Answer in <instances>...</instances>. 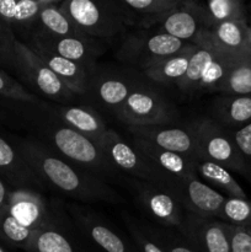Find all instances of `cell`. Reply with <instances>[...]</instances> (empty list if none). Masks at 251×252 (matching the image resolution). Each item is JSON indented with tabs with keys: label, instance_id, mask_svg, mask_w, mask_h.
<instances>
[{
	"label": "cell",
	"instance_id": "cell-41",
	"mask_svg": "<svg viewBox=\"0 0 251 252\" xmlns=\"http://www.w3.org/2000/svg\"><path fill=\"white\" fill-rule=\"evenodd\" d=\"M230 252H251V229L233 226Z\"/></svg>",
	"mask_w": 251,
	"mask_h": 252
},
{
	"label": "cell",
	"instance_id": "cell-23",
	"mask_svg": "<svg viewBox=\"0 0 251 252\" xmlns=\"http://www.w3.org/2000/svg\"><path fill=\"white\" fill-rule=\"evenodd\" d=\"M54 1L56 0H0V19L14 32L29 33L39 12Z\"/></svg>",
	"mask_w": 251,
	"mask_h": 252
},
{
	"label": "cell",
	"instance_id": "cell-6",
	"mask_svg": "<svg viewBox=\"0 0 251 252\" xmlns=\"http://www.w3.org/2000/svg\"><path fill=\"white\" fill-rule=\"evenodd\" d=\"M196 138L199 160L213 161L229 171L248 177L245 162L234 143L231 133L212 118H202L191 125Z\"/></svg>",
	"mask_w": 251,
	"mask_h": 252
},
{
	"label": "cell",
	"instance_id": "cell-8",
	"mask_svg": "<svg viewBox=\"0 0 251 252\" xmlns=\"http://www.w3.org/2000/svg\"><path fill=\"white\" fill-rule=\"evenodd\" d=\"M115 115L128 127L160 126L174 121L175 110L157 91L134 86Z\"/></svg>",
	"mask_w": 251,
	"mask_h": 252
},
{
	"label": "cell",
	"instance_id": "cell-29",
	"mask_svg": "<svg viewBox=\"0 0 251 252\" xmlns=\"http://www.w3.org/2000/svg\"><path fill=\"white\" fill-rule=\"evenodd\" d=\"M194 51V44L188 43L180 53L160 61L159 63L145 69L144 74L155 83L176 85L185 76L189 58Z\"/></svg>",
	"mask_w": 251,
	"mask_h": 252
},
{
	"label": "cell",
	"instance_id": "cell-22",
	"mask_svg": "<svg viewBox=\"0 0 251 252\" xmlns=\"http://www.w3.org/2000/svg\"><path fill=\"white\" fill-rule=\"evenodd\" d=\"M213 121L225 129L238 130L251 122V95H220L212 103Z\"/></svg>",
	"mask_w": 251,
	"mask_h": 252
},
{
	"label": "cell",
	"instance_id": "cell-42",
	"mask_svg": "<svg viewBox=\"0 0 251 252\" xmlns=\"http://www.w3.org/2000/svg\"><path fill=\"white\" fill-rule=\"evenodd\" d=\"M9 189H7V186L5 185L4 180L0 177V208H2V207L6 204L7 202V196H9Z\"/></svg>",
	"mask_w": 251,
	"mask_h": 252
},
{
	"label": "cell",
	"instance_id": "cell-17",
	"mask_svg": "<svg viewBox=\"0 0 251 252\" xmlns=\"http://www.w3.org/2000/svg\"><path fill=\"white\" fill-rule=\"evenodd\" d=\"M202 37L221 53L234 56L251 54V27L249 20L223 22L204 31Z\"/></svg>",
	"mask_w": 251,
	"mask_h": 252
},
{
	"label": "cell",
	"instance_id": "cell-3",
	"mask_svg": "<svg viewBox=\"0 0 251 252\" xmlns=\"http://www.w3.org/2000/svg\"><path fill=\"white\" fill-rule=\"evenodd\" d=\"M39 130L48 144L59 153V157L71 164L88 170L103 181L120 176V171L106 159L97 144L85 135L65 127L58 121L57 125H42Z\"/></svg>",
	"mask_w": 251,
	"mask_h": 252
},
{
	"label": "cell",
	"instance_id": "cell-9",
	"mask_svg": "<svg viewBox=\"0 0 251 252\" xmlns=\"http://www.w3.org/2000/svg\"><path fill=\"white\" fill-rule=\"evenodd\" d=\"M233 225L216 218L187 213L180 231L197 252H230Z\"/></svg>",
	"mask_w": 251,
	"mask_h": 252
},
{
	"label": "cell",
	"instance_id": "cell-30",
	"mask_svg": "<svg viewBox=\"0 0 251 252\" xmlns=\"http://www.w3.org/2000/svg\"><path fill=\"white\" fill-rule=\"evenodd\" d=\"M196 171L202 181H207L209 186L214 187V189H220L230 198L248 199L243 187L234 179L231 172L221 165L207 160H198Z\"/></svg>",
	"mask_w": 251,
	"mask_h": 252
},
{
	"label": "cell",
	"instance_id": "cell-4",
	"mask_svg": "<svg viewBox=\"0 0 251 252\" xmlns=\"http://www.w3.org/2000/svg\"><path fill=\"white\" fill-rule=\"evenodd\" d=\"M96 144L106 159L118 171L126 172L139 181L167 189L177 198L180 182L165 175L152 162L148 161L132 143H128L117 132L107 129Z\"/></svg>",
	"mask_w": 251,
	"mask_h": 252
},
{
	"label": "cell",
	"instance_id": "cell-26",
	"mask_svg": "<svg viewBox=\"0 0 251 252\" xmlns=\"http://www.w3.org/2000/svg\"><path fill=\"white\" fill-rule=\"evenodd\" d=\"M196 7L207 31L223 22L249 20L248 9L241 0H211L196 2Z\"/></svg>",
	"mask_w": 251,
	"mask_h": 252
},
{
	"label": "cell",
	"instance_id": "cell-35",
	"mask_svg": "<svg viewBox=\"0 0 251 252\" xmlns=\"http://www.w3.org/2000/svg\"><path fill=\"white\" fill-rule=\"evenodd\" d=\"M218 219L238 228L251 229V202L249 199L226 197Z\"/></svg>",
	"mask_w": 251,
	"mask_h": 252
},
{
	"label": "cell",
	"instance_id": "cell-24",
	"mask_svg": "<svg viewBox=\"0 0 251 252\" xmlns=\"http://www.w3.org/2000/svg\"><path fill=\"white\" fill-rule=\"evenodd\" d=\"M74 214L81 230L95 245L105 252H132L128 244L116 231H113L112 228L96 218V216L78 211L74 212Z\"/></svg>",
	"mask_w": 251,
	"mask_h": 252
},
{
	"label": "cell",
	"instance_id": "cell-2",
	"mask_svg": "<svg viewBox=\"0 0 251 252\" xmlns=\"http://www.w3.org/2000/svg\"><path fill=\"white\" fill-rule=\"evenodd\" d=\"M58 6L81 33L95 39L116 38L135 25L134 16L121 1L65 0Z\"/></svg>",
	"mask_w": 251,
	"mask_h": 252
},
{
	"label": "cell",
	"instance_id": "cell-20",
	"mask_svg": "<svg viewBox=\"0 0 251 252\" xmlns=\"http://www.w3.org/2000/svg\"><path fill=\"white\" fill-rule=\"evenodd\" d=\"M52 112L65 127L97 143L108 129L102 116L88 106H54Z\"/></svg>",
	"mask_w": 251,
	"mask_h": 252
},
{
	"label": "cell",
	"instance_id": "cell-5",
	"mask_svg": "<svg viewBox=\"0 0 251 252\" xmlns=\"http://www.w3.org/2000/svg\"><path fill=\"white\" fill-rule=\"evenodd\" d=\"M187 44L157 30H138L125 36L117 58L144 71L160 61L180 53Z\"/></svg>",
	"mask_w": 251,
	"mask_h": 252
},
{
	"label": "cell",
	"instance_id": "cell-43",
	"mask_svg": "<svg viewBox=\"0 0 251 252\" xmlns=\"http://www.w3.org/2000/svg\"><path fill=\"white\" fill-rule=\"evenodd\" d=\"M0 252H9V251H6L4 248H2L1 245H0Z\"/></svg>",
	"mask_w": 251,
	"mask_h": 252
},
{
	"label": "cell",
	"instance_id": "cell-40",
	"mask_svg": "<svg viewBox=\"0 0 251 252\" xmlns=\"http://www.w3.org/2000/svg\"><path fill=\"white\" fill-rule=\"evenodd\" d=\"M128 228H129L130 233H132L133 238H134L135 243H137L138 248L142 252H165L164 249L154 240L153 236H149L147 233L134 225L133 223H128Z\"/></svg>",
	"mask_w": 251,
	"mask_h": 252
},
{
	"label": "cell",
	"instance_id": "cell-18",
	"mask_svg": "<svg viewBox=\"0 0 251 252\" xmlns=\"http://www.w3.org/2000/svg\"><path fill=\"white\" fill-rule=\"evenodd\" d=\"M132 144L139 150L140 154L148 161L152 162L160 171L176 181L181 182L182 180L187 179L192 175H197L196 166L198 160L192 159L186 155L160 149V148L154 147L150 143L139 139V138L133 137Z\"/></svg>",
	"mask_w": 251,
	"mask_h": 252
},
{
	"label": "cell",
	"instance_id": "cell-31",
	"mask_svg": "<svg viewBox=\"0 0 251 252\" xmlns=\"http://www.w3.org/2000/svg\"><path fill=\"white\" fill-rule=\"evenodd\" d=\"M133 88L132 84L117 76H103L96 83L91 80L90 84V90L94 91L96 100L113 111L125 102Z\"/></svg>",
	"mask_w": 251,
	"mask_h": 252
},
{
	"label": "cell",
	"instance_id": "cell-33",
	"mask_svg": "<svg viewBox=\"0 0 251 252\" xmlns=\"http://www.w3.org/2000/svg\"><path fill=\"white\" fill-rule=\"evenodd\" d=\"M240 57L244 56H234V54L219 52L218 56L207 65L206 70L202 74L196 93H198V91L199 93H217L219 85L226 76L230 66Z\"/></svg>",
	"mask_w": 251,
	"mask_h": 252
},
{
	"label": "cell",
	"instance_id": "cell-37",
	"mask_svg": "<svg viewBox=\"0 0 251 252\" xmlns=\"http://www.w3.org/2000/svg\"><path fill=\"white\" fill-rule=\"evenodd\" d=\"M0 96L14 101H21V102H38V98L33 94L26 90L22 84L15 80L12 76H10L1 69H0Z\"/></svg>",
	"mask_w": 251,
	"mask_h": 252
},
{
	"label": "cell",
	"instance_id": "cell-14",
	"mask_svg": "<svg viewBox=\"0 0 251 252\" xmlns=\"http://www.w3.org/2000/svg\"><path fill=\"white\" fill-rule=\"evenodd\" d=\"M6 207L12 218L24 228L37 231L48 219L52 206L32 189H12L7 196Z\"/></svg>",
	"mask_w": 251,
	"mask_h": 252
},
{
	"label": "cell",
	"instance_id": "cell-44",
	"mask_svg": "<svg viewBox=\"0 0 251 252\" xmlns=\"http://www.w3.org/2000/svg\"><path fill=\"white\" fill-rule=\"evenodd\" d=\"M250 12H251V10H250ZM249 25H250V27H251V16H250V19H249Z\"/></svg>",
	"mask_w": 251,
	"mask_h": 252
},
{
	"label": "cell",
	"instance_id": "cell-36",
	"mask_svg": "<svg viewBox=\"0 0 251 252\" xmlns=\"http://www.w3.org/2000/svg\"><path fill=\"white\" fill-rule=\"evenodd\" d=\"M17 37L9 25L0 19V68L15 74V43Z\"/></svg>",
	"mask_w": 251,
	"mask_h": 252
},
{
	"label": "cell",
	"instance_id": "cell-16",
	"mask_svg": "<svg viewBox=\"0 0 251 252\" xmlns=\"http://www.w3.org/2000/svg\"><path fill=\"white\" fill-rule=\"evenodd\" d=\"M0 177L15 189H43V184L34 175L17 145L0 135Z\"/></svg>",
	"mask_w": 251,
	"mask_h": 252
},
{
	"label": "cell",
	"instance_id": "cell-11",
	"mask_svg": "<svg viewBox=\"0 0 251 252\" xmlns=\"http://www.w3.org/2000/svg\"><path fill=\"white\" fill-rule=\"evenodd\" d=\"M128 130L132 137L145 140L160 149L199 160L196 138L191 126L188 127H174L167 125L142 126V127H128Z\"/></svg>",
	"mask_w": 251,
	"mask_h": 252
},
{
	"label": "cell",
	"instance_id": "cell-1",
	"mask_svg": "<svg viewBox=\"0 0 251 252\" xmlns=\"http://www.w3.org/2000/svg\"><path fill=\"white\" fill-rule=\"evenodd\" d=\"M17 148L44 187L51 186L71 198L85 202L121 201L120 194L106 181L54 154L44 143L21 140Z\"/></svg>",
	"mask_w": 251,
	"mask_h": 252
},
{
	"label": "cell",
	"instance_id": "cell-38",
	"mask_svg": "<svg viewBox=\"0 0 251 252\" xmlns=\"http://www.w3.org/2000/svg\"><path fill=\"white\" fill-rule=\"evenodd\" d=\"M230 132V130H229ZM231 137L245 162L248 179L251 181V122L238 130H233Z\"/></svg>",
	"mask_w": 251,
	"mask_h": 252
},
{
	"label": "cell",
	"instance_id": "cell-10",
	"mask_svg": "<svg viewBox=\"0 0 251 252\" xmlns=\"http://www.w3.org/2000/svg\"><path fill=\"white\" fill-rule=\"evenodd\" d=\"M29 47H39L48 49L63 58L81 64L86 68H93L96 58L105 52V46L95 38L88 36L81 37H52L46 34L31 33L26 36Z\"/></svg>",
	"mask_w": 251,
	"mask_h": 252
},
{
	"label": "cell",
	"instance_id": "cell-39",
	"mask_svg": "<svg viewBox=\"0 0 251 252\" xmlns=\"http://www.w3.org/2000/svg\"><path fill=\"white\" fill-rule=\"evenodd\" d=\"M153 238L165 252H197L186 240L182 241L167 233H155Z\"/></svg>",
	"mask_w": 251,
	"mask_h": 252
},
{
	"label": "cell",
	"instance_id": "cell-32",
	"mask_svg": "<svg viewBox=\"0 0 251 252\" xmlns=\"http://www.w3.org/2000/svg\"><path fill=\"white\" fill-rule=\"evenodd\" d=\"M217 93L220 95H251V54L236 59Z\"/></svg>",
	"mask_w": 251,
	"mask_h": 252
},
{
	"label": "cell",
	"instance_id": "cell-12",
	"mask_svg": "<svg viewBox=\"0 0 251 252\" xmlns=\"http://www.w3.org/2000/svg\"><path fill=\"white\" fill-rule=\"evenodd\" d=\"M135 186L138 201L152 218L164 225L181 229L187 212L174 193L143 181L137 182Z\"/></svg>",
	"mask_w": 251,
	"mask_h": 252
},
{
	"label": "cell",
	"instance_id": "cell-19",
	"mask_svg": "<svg viewBox=\"0 0 251 252\" xmlns=\"http://www.w3.org/2000/svg\"><path fill=\"white\" fill-rule=\"evenodd\" d=\"M30 48L58 76L59 80L71 93L75 95H85L90 90V84L93 80L90 68H86L81 64L63 58L48 49L39 48V47H30Z\"/></svg>",
	"mask_w": 251,
	"mask_h": 252
},
{
	"label": "cell",
	"instance_id": "cell-28",
	"mask_svg": "<svg viewBox=\"0 0 251 252\" xmlns=\"http://www.w3.org/2000/svg\"><path fill=\"white\" fill-rule=\"evenodd\" d=\"M219 52L207 42L203 37H199L194 44V51L189 58L187 71L184 78L176 84L177 88L185 94H196L197 86L202 78V74L206 70L207 65L218 56Z\"/></svg>",
	"mask_w": 251,
	"mask_h": 252
},
{
	"label": "cell",
	"instance_id": "cell-21",
	"mask_svg": "<svg viewBox=\"0 0 251 252\" xmlns=\"http://www.w3.org/2000/svg\"><path fill=\"white\" fill-rule=\"evenodd\" d=\"M59 213L52 206V212L43 225L34 231L26 252H81L73 236L59 221Z\"/></svg>",
	"mask_w": 251,
	"mask_h": 252
},
{
	"label": "cell",
	"instance_id": "cell-25",
	"mask_svg": "<svg viewBox=\"0 0 251 252\" xmlns=\"http://www.w3.org/2000/svg\"><path fill=\"white\" fill-rule=\"evenodd\" d=\"M59 2L56 0L52 4L47 5L38 14L33 26L29 33H39L52 37H81L86 34L81 33L68 19L65 14L59 9Z\"/></svg>",
	"mask_w": 251,
	"mask_h": 252
},
{
	"label": "cell",
	"instance_id": "cell-7",
	"mask_svg": "<svg viewBox=\"0 0 251 252\" xmlns=\"http://www.w3.org/2000/svg\"><path fill=\"white\" fill-rule=\"evenodd\" d=\"M15 75L37 91V94L56 102H69L76 96L59 80L58 76L38 56L20 39L15 43Z\"/></svg>",
	"mask_w": 251,
	"mask_h": 252
},
{
	"label": "cell",
	"instance_id": "cell-13",
	"mask_svg": "<svg viewBox=\"0 0 251 252\" xmlns=\"http://www.w3.org/2000/svg\"><path fill=\"white\" fill-rule=\"evenodd\" d=\"M225 198L220 192L204 184L198 175L182 180L177 189V199L185 211L202 218L218 219Z\"/></svg>",
	"mask_w": 251,
	"mask_h": 252
},
{
	"label": "cell",
	"instance_id": "cell-27",
	"mask_svg": "<svg viewBox=\"0 0 251 252\" xmlns=\"http://www.w3.org/2000/svg\"><path fill=\"white\" fill-rule=\"evenodd\" d=\"M121 4L134 16H139L137 27L139 30H152L160 20L177 9L182 4L181 0H122Z\"/></svg>",
	"mask_w": 251,
	"mask_h": 252
},
{
	"label": "cell",
	"instance_id": "cell-34",
	"mask_svg": "<svg viewBox=\"0 0 251 252\" xmlns=\"http://www.w3.org/2000/svg\"><path fill=\"white\" fill-rule=\"evenodd\" d=\"M33 234L34 231L24 228L12 218L7 211L6 204L0 208V239L5 243L26 251L33 238Z\"/></svg>",
	"mask_w": 251,
	"mask_h": 252
},
{
	"label": "cell",
	"instance_id": "cell-15",
	"mask_svg": "<svg viewBox=\"0 0 251 252\" xmlns=\"http://www.w3.org/2000/svg\"><path fill=\"white\" fill-rule=\"evenodd\" d=\"M155 30L192 44H196L203 32L207 31L194 1H182L177 9L160 20Z\"/></svg>",
	"mask_w": 251,
	"mask_h": 252
}]
</instances>
